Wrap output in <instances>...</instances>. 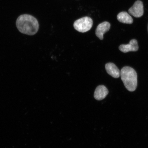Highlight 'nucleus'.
I'll use <instances>...</instances> for the list:
<instances>
[{"mask_svg": "<svg viewBox=\"0 0 148 148\" xmlns=\"http://www.w3.org/2000/svg\"></svg>", "mask_w": 148, "mask_h": 148, "instance_id": "9d476101", "label": "nucleus"}, {"mask_svg": "<svg viewBox=\"0 0 148 148\" xmlns=\"http://www.w3.org/2000/svg\"><path fill=\"white\" fill-rule=\"evenodd\" d=\"M107 73L114 78H118L120 76V71L116 65L113 63H108L105 65Z\"/></svg>", "mask_w": 148, "mask_h": 148, "instance_id": "6e6552de", "label": "nucleus"}, {"mask_svg": "<svg viewBox=\"0 0 148 148\" xmlns=\"http://www.w3.org/2000/svg\"><path fill=\"white\" fill-rule=\"evenodd\" d=\"M16 25L20 32L29 36L36 34L39 29L38 20L34 16L28 14H22L18 16Z\"/></svg>", "mask_w": 148, "mask_h": 148, "instance_id": "f257e3e1", "label": "nucleus"}, {"mask_svg": "<svg viewBox=\"0 0 148 148\" xmlns=\"http://www.w3.org/2000/svg\"><path fill=\"white\" fill-rule=\"evenodd\" d=\"M129 13L136 18H140L144 14V6L143 2L138 1L135 2L133 6L129 9Z\"/></svg>", "mask_w": 148, "mask_h": 148, "instance_id": "20e7f679", "label": "nucleus"}, {"mask_svg": "<svg viewBox=\"0 0 148 148\" xmlns=\"http://www.w3.org/2000/svg\"><path fill=\"white\" fill-rule=\"evenodd\" d=\"M120 75L127 90L134 92L138 85L137 74L133 68L128 66L123 67L120 72Z\"/></svg>", "mask_w": 148, "mask_h": 148, "instance_id": "f03ea898", "label": "nucleus"}, {"mask_svg": "<svg viewBox=\"0 0 148 148\" xmlns=\"http://www.w3.org/2000/svg\"><path fill=\"white\" fill-rule=\"evenodd\" d=\"M109 91L106 86L101 85L97 87L94 92V97L96 100L101 101L104 99L108 94Z\"/></svg>", "mask_w": 148, "mask_h": 148, "instance_id": "0eeeda50", "label": "nucleus"}, {"mask_svg": "<svg viewBox=\"0 0 148 148\" xmlns=\"http://www.w3.org/2000/svg\"><path fill=\"white\" fill-rule=\"evenodd\" d=\"M117 19L120 23H123L131 24L133 23V18L126 12H120L117 16Z\"/></svg>", "mask_w": 148, "mask_h": 148, "instance_id": "1a4fd4ad", "label": "nucleus"}, {"mask_svg": "<svg viewBox=\"0 0 148 148\" xmlns=\"http://www.w3.org/2000/svg\"><path fill=\"white\" fill-rule=\"evenodd\" d=\"M138 48L137 40L136 39L131 40L129 44L126 45L123 44L120 45L119 47L120 50L124 53L129 51H136L138 50Z\"/></svg>", "mask_w": 148, "mask_h": 148, "instance_id": "39448f33", "label": "nucleus"}, {"mask_svg": "<svg viewBox=\"0 0 148 148\" xmlns=\"http://www.w3.org/2000/svg\"><path fill=\"white\" fill-rule=\"evenodd\" d=\"M93 21L91 18L85 16L77 20L74 22L73 26L76 30L81 33L89 31L92 27Z\"/></svg>", "mask_w": 148, "mask_h": 148, "instance_id": "7ed1b4c3", "label": "nucleus"}, {"mask_svg": "<svg viewBox=\"0 0 148 148\" xmlns=\"http://www.w3.org/2000/svg\"><path fill=\"white\" fill-rule=\"evenodd\" d=\"M110 24L108 22H103L99 24L96 29V36L100 40H103V34L110 30Z\"/></svg>", "mask_w": 148, "mask_h": 148, "instance_id": "423d86ee", "label": "nucleus"}]
</instances>
